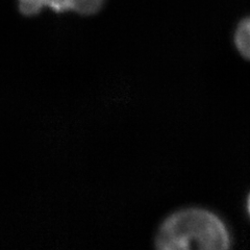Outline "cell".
<instances>
[{
    "mask_svg": "<svg viewBox=\"0 0 250 250\" xmlns=\"http://www.w3.org/2000/svg\"><path fill=\"white\" fill-rule=\"evenodd\" d=\"M161 250H223L229 246V236L222 221L206 209L187 208L169 216L155 237Z\"/></svg>",
    "mask_w": 250,
    "mask_h": 250,
    "instance_id": "obj_1",
    "label": "cell"
},
{
    "mask_svg": "<svg viewBox=\"0 0 250 250\" xmlns=\"http://www.w3.org/2000/svg\"><path fill=\"white\" fill-rule=\"evenodd\" d=\"M234 43L242 56L250 60V16L239 23L234 34Z\"/></svg>",
    "mask_w": 250,
    "mask_h": 250,
    "instance_id": "obj_3",
    "label": "cell"
},
{
    "mask_svg": "<svg viewBox=\"0 0 250 250\" xmlns=\"http://www.w3.org/2000/svg\"><path fill=\"white\" fill-rule=\"evenodd\" d=\"M105 3V0H18V10L25 17L41 13L48 7L57 13L73 12L82 16L97 14Z\"/></svg>",
    "mask_w": 250,
    "mask_h": 250,
    "instance_id": "obj_2",
    "label": "cell"
},
{
    "mask_svg": "<svg viewBox=\"0 0 250 250\" xmlns=\"http://www.w3.org/2000/svg\"><path fill=\"white\" fill-rule=\"evenodd\" d=\"M248 209H249V213H250V197H249V200H248Z\"/></svg>",
    "mask_w": 250,
    "mask_h": 250,
    "instance_id": "obj_4",
    "label": "cell"
}]
</instances>
